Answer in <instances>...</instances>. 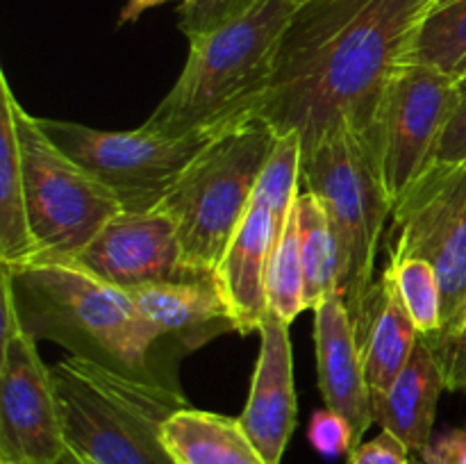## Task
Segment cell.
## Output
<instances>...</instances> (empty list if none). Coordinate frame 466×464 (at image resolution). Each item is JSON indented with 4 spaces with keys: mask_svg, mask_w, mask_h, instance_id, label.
<instances>
[{
    "mask_svg": "<svg viewBox=\"0 0 466 464\" xmlns=\"http://www.w3.org/2000/svg\"><path fill=\"white\" fill-rule=\"evenodd\" d=\"M437 0H303L278 48L255 118L309 150L339 130L369 132L391 73Z\"/></svg>",
    "mask_w": 466,
    "mask_h": 464,
    "instance_id": "cell-1",
    "label": "cell"
},
{
    "mask_svg": "<svg viewBox=\"0 0 466 464\" xmlns=\"http://www.w3.org/2000/svg\"><path fill=\"white\" fill-rule=\"evenodd\" d=\"M5 268L23 330L36 344L55 341L76 358L112 371L177 385L176 373L164 364L173 341L137 309L126 291L66 262Z\"/></svg>",
    "mask_w": 466,
    "mask_h": 464,
    "instance_id": "cell-2",
    "label": "cell"
},
{
    "mask_svg": "<svg viewBox=\"0 0 466 464\" xmlns=\"http://www.w3.org/2000/svg\"><path fill=\"white\" fill-rule=\"evenodd\" d=\"M299 0H258L239 16L189 39L176 85L141 126L164 136L221 130L255 118Z\"/></svg>",
    "mask_w": 466,
    "mask_h": 464,
    "instance_id": "cell-3",
    "label": "cell"
},
{
    "mask_svg": "<svg viewBox=\"0 0 466 464\" xmlns=\"http://www.w3.org/2000/svg\"><path fill=\"white\" fill-rule=\"evenodd\" d=\"M50 371L68 453L91 464H176L162 432L189 408L180 385L126 376L76 355Z\"/></svg>",
    "mask_w": 466,
    "mask_h": 464,
    "instance_id": "cell-4",
    "label": "cell"
},
{
    "mask_svg": "<svg viewBox=\"0 0 466 464\" xmlns=\"http://www.w3.org/2000/svg\"><path fill=\"white\" fill-rule=\"evenodd\" d=\"M278 135L262 118L223 127L182 171L159 209L171 217L185 262L214 277L273 153Z\"/></svg>",
    "mask_w": 466,
    "mask_h": 464,
    "instance_id": "cell-5",
    "label": "cell"
},
{
    "mask_svg": "<svg viewBox=\"0 0 466 464\" xmlns=\"http://www.w3.org/2000/svg\"><path fill=\"white\" fill-rule=\"evenodd\" d=\"M300 187L326 207L339 246V294L358 326L376 273L382 230L391 217L371 141L362 130H339L305 150Z\"/></svg>",
    "mask_w": 466,
    "mask_h": 464,
    "instance_id": "cell-6",
    "label": "cell"
},
{
    "mask_svg": "<svg viewBox=\"0 0 466 464\" xmlns=\"http://www.w3.org/2000/svg\"><path fill=\"white\" fill-rule=\"evenodd\" d=\"M30 230L39 262L71 264L96 235L123 212L118 200L53 139L39 116L14 98Z\"/></svg>",
    "mask_w": 466,
    "mask_h": 464,
    "instance_id": "cell-7",
    "label": "cell"
},
{
    "mask_svg": "<svg viewBox=\"0 0 466 464\" xmlns=\"http://www.w3.org/2000/svg\"><path fill=\"white\" fill-rule=\"evenodd\" d=\"M39 123L68 157L86 168L118 200L123 212L157 209L182 171L218 132L164 136L144 126L114 132L41 116Z\"/></svg>",
    "mask_w": 466,
    "mask_h": 464,
    "instance_id": "cell-8",
    "label": "cell"
},
{
    "mask_svg": "<svg viewBox=\"0 0 466 464\" xmlns=\"http://www.w3.org/2000/svg\"><path fill=\"white\" fill-rule=\"evenodd\" d=\"M426 259L444 294V328L458 332L466 300V164L431 162L391 209L390 259Z\"/></svg>",
    "mask_w": 466,
    "mask_h": 464,
    "instance_id": "cell-9",
    "label": "cell"
},
{
    "mask_svg": "<svg viewBox=\"0 0 466 464\" xmlns=\"http://www.w3.org/2000/svg\"><path fill=\"white\" fill-rule=\"evenodd\" d=\"M455 103L458 80L440 68L400 64L391 73L367 132L391 205L432 162Z\"/></svg>",
    "mask_w": 466,
    "mask_h": 464,
    "instance_id": "cell-10",
    "label": "cell"
},
{
    "mask_svg": "<svg viewBox=\"0 0 466 464\" xmlns=\"http://www.w3.org/2000/svg\"><path fill=\"white\" fill-rule=\"evenodd\" d=\"M66 455L53 371L21 330L0 344V464H62Z\"/></svg>",
    "mask_w": 466,
    "mask_h": 464,
    "instance_id": "cell-11",
    "label": "cell"
},
{
    "mask_svg": "<svg viewBox=\"0 0 466 464\" xmlns=\"http://www.w3.org/2000/svg\"><path fill=\"white\" fill-rule=\"evenodd\" d=\"M71 264L118 289L212 280L187 267L176 223L159 207L116 214Z\"/></svg>",
    "mask_w": 466,
    "mask_h": 464,
    "instance_id": "cell-12",
    "label": "cell"
},
{
    "mask_svg": "<svg viewBox=\"0 0 466 464\" xmlns=\"http://www.w3.org/2000/svg\"><path fill=\"white\" fill-rule=\"evenodd\" d=\"M289 323L268 312L259 326V355L250 380L248 400L239 414L241 428L267 464H282L296 428L294 350Z\"/></svg>",
    "mask_w": 466,
    "mask_h": 464,
    "instance_id": "cell-13",
    "label": "cell"
},
{
    "mask_svg": "<svg viewBox=\"0 0 466 464\" xmlns=\"http://www.w3.org/2000/svg\"><path fill=\"white\" fill-rule=\"evenodd\" d=\"M314 344L323 403L346 419L358 449L373 423V405L358 330L341 294L330 296L314 309Z\"/></svg>",
    "mask_w": 466,
    "mask_h": 464,
    "instance_id": "cell-14",
    "label": "cell"
},
{
    "mask_svg": "<svg viewBox=\"0 0 466 464\" xmlns=\"http://www.w3.org/2000/svg\"><path fill=\"white\" fill-rule=\"evenodd\" d=\"M276 248L271 205L262 191L255 189L253 200L214 273L239 335L258 332L268 314L267 276Z\"/></svg>",
    "mask_w": 466,
    "mask_h": 464,
    "instance_id": "cell-15",
    "label": "cell"
},
{
    "mask_svg": "<svg viewBox=\"0 0 466 464\" xmlns=\"http://www.w3.org/2000/svg\"><path fill=\"white\" fill-rule=\"evenodd\" d=\"M141 314L182 353L237 332L235 317L217 280L164 282L123 289Z\"/></svg>",
    "mask_w": 466,
    "mask_h": 464,
    "instance_id": "cell-16",
    "label": "cell"
},
{
    "mask_svg": "<svg viewBox=\"0 0 466 464\" xmlns=\"http://www.w3.org/2000/svg\"><path fill=\"white\" fill-rule=\"evenodd\" d=\"M446 389L440 358L426 337H419L412 355L390 389L373 400V423L391 432L412 453H421L432 439L437 405Z\"/></svg>",
    "mask_w": 466,
    "mask_h": 464,
    "instance_id": "cell-17",
    "label": "cell"
},
{
    "mask_svg": "<svg viewBox=\"0 0 466 464\" xmlns=\"http://www.w3.org/2000/svg\"><path fill=\"white\" fill-rule=\"evenodd\" d=\"M355 330L373 405V400L380 398L403 371L421 337L400 298L394 276L387 268L380 280L373 282Z\"/></svg>",
    "mask_w": 466,
    "mask_h": 464,
    "instance_id": "cell-18",
    "label": "cell"
},
{
    "mask_svg": "<svg viewBox=\"0 0 466 464\" xmlns=\"http://www.w3.org/2000/svg\"><path fill=\"white\" fill-rule=\"evenodd\" d=\"M14 98L12 85L0 71V264L23 268L39 262V248L27 218L21 150L14 126Z\"/></svg>",
    "mask_w": 466,
    "mask_h": 464,
    "instance_id": "cell-19",
    "label": "cell"
},
{
    "mask_svg": "<svg viewBox=\"0 0 466 464\" xmlns=\"http://www.w3.org/2000/svg\"><path fill=\"white\" fill-rule=\"evenodd\" d=\"M162 439L176 464H267L239 417L182 408L164 423Z\"/></svg>",
    "mask_w": 466,
    "mask_h": 464,
    "instance_id": "cell-20",
    "label": "cell"
},
{
    "mask_svg": "<svg viewBox=\"0 0 466 464\" xmlns=\"http://www.w3.org/2000/svg\"><path fill=\"white\" fill-rule=\"evenodd\" d=\"M300 262H303L305 309H317L339 294V246L321 200L300 187L296 200Z\"/></svg>",
    "mask_w": 466,
    "mask_h": 464,
    "instance_id": "cell-21",
    "label": "cell"
},
{
    "mask_svg": "<svg viewBox=\"0 0 466 464\" xmlns=\"http://www.w3.org/2000/svg\"><path fill=\"white\" fill-rule=\"evenodd\" d=\"M403 64L440 68L455 80L466 76V0L435 5L428 12Z\"/></svg>",
    "mask_w": 466,
    "mask_h": 464,
    "instance_id": "cell-22",
    "label": "cell"
},
{
    "mask_svg": "<svg viewBox=\"0 0 466 464\" xmlns=\"http://www.w3.org/2000/svg\"><path fill=\"white\" fill-rule=\"evenodd\" d=\"M387 271L394 276L405 308L423 337L440 335L444 328V294L435 268L419 257L390 259Z\"/></svg>",
    "mask_w": 466,
    "mask_h": 464,
    "instance_id": "cell-23",
    "label": "cell"
},
{
    "mask_svg": "<svg viewBox=\"0 0 466 464\" xmlns=\"http://www.w3.org/2000/svg\"><path fill=\"white\" fill-rule=\"evenodd\" d=\"M268 312L276 314L285 323H294L300 312H305L303 294V262H300V241L296 209L289 218L285 237L271 255L267 276Z\"/></svg>",
    "mask_w": 466,
    "mask_h": 464,
    "instance_id": "cell-24",
    "label": "cell"
},
{
    "mask_svg": "<svg viewBox=\"0 0 466 464\" xmlns=\"http://www.w3.org/2000/svg\"><path fill=\"white\" fill-rule=\"evenodd\" d=\"M255 3L258 0H187L177 12L180 14L177 27H180V32H185L187 39H194V36L223 25L230 18L239 16Z\"/></svg>",
    "mask_w": 466,
    "mask_h": 464,
    "instance_id": "cell-25",
    "label": "cell"
},
{
    "mask_svg": "<svg viewBox=\"0 0 466 464\" xmlns=\"http://www.w3.org/2000/svg\"><path fill=\"white\" fill-rule=\"evenodd\" d=\"M308 439L314 446V450H319L326 458H337V455L344 453L350 455L355 450L353 430L346 423V419L328 408L319 409L312 417Z\"/></svg>",
    "mask_w": 466,
    "mask_h": 464,
    "instance_id": "cell-26",
    "label": "cell"
},
{
    "mask_svg": "<svg viewBox=\"0 0 466 464\" xmlns=\"http://www.w3.org/2000/svg\"><path fill=\"white\" fill-rule=\"evenodd\" d=\"M432 162L466 164V76L458 80V103L437 144Z\"/></svg>",
    "mask_w": 466,
    "mask_h": 464,
    "instance_id": "cell-27",
    "label": "cell"
},
{
    "mask_svg": "<svg viewBox=\"0 0 466 464\" xmlns=\"http://www.w3.org/2000/svg\"><path fill=\"white\" fill-rule=\"evenodd\" d=\"M426 339L432 344L444 368L446 389L466 394V339L460 337H426Z\"/></svg>",
    "mask_w": 466,
    "mask_h": 464,
    "instance_id": "cell-28",
    "label": "cell"
},
{
    "mask_svg": "<svg viewBox=\"0 0 466 464\" xmlns=\"http://www.w3.org/2000/svg\"><path fill=\"white\" fill-rule=\"evenodd\" d=\"M410 453L412 450L403 441L382 430L371 441H362L350 453L349 464H410Z\"/></svg>",
    "mask_w": 466,
    "mask_h": 464,
    "instance_id": "cell-29",
    "label": "cell"
},
{
    "mask_svg": "<svg viewBox=\"0 0 466 464\" xmlns=\"http://www.w3.org/2000/svg\"><path fill=\"white\" fill-rule=\"evenodd\" d=\"M419 458L423 464H466V426L432 437Z\"/></svg>",
    "mask_w": 466,
    "mask_h": 464,
    "instance_id": "cell-30",
    "label": "cell"
},
{
    "mask_svg": "<svg viewBox=\"0 0 466 464\" xmlns=\"http://www.w3.org/2000/svg\"><path fill=\"white\" fill-rule=\"evenodd\" d=\"M171 3V0H127L126 7L121 9V16H118V25H126V23H135L137 18L141 16L148 9L157 7V5ZM180 3H187V0H180Z\"/></svg>",
    "mask_w": 466,
    "mask_h": 464,
    "instance_id": "cell-31",
    "label": "cell"
},
{
    "mask_svg": "<svg viewBox=\"0 0 466 464\" xmlns=\"http://www.w3.org/2000/svg\"><path fill=\"white\" fill-rule=\"evenodd\" d=\"M451 337H460V339H466V300H464V309H462V318H460V326H458V332Z\"/></svg>",
    "mask_w": 466,
    "mask_h": 464,
    "instance_id": "cell-32",
    "label": "cell"
},
{
    "mask_svg": "<svg viewBox=\"0 0 466 464\" xmlns=\"http://www.w3.org/2000/svg\"><path fill=\"white\" fill-rule=\"evenodd\" d=\"M64 462H68V464H91V462H86V459L76 458V455H71V453L66 455V459H64Z\"/></svg>",
    "mask_w": 466,
    "mask_h": 464,
    "instance_id": "cell-33",
    "label": "cell"
},
{
    "mask_svg": "<svg viewBox=\"0 0 466 464\" xmlns=\"http://www.w3.org/2000/svg\"><path fill=\"white\" fill-rule=\"evenodd\" d=\"M410 464H423L421 458H410Z\"/></svg>",
    "mask_w": 466,
    "mask_h": 464,
    "instance_id": "cell-34",
    "label": "cell"
},
{
    "mask_svg": "<svg viewBox=\"0 0 466 464\" xmlns=\"http://www.w3.org/2000/svg\"><path fill=\"white\" fill-rule=\"evenodd\" d=\"M444 3H451V0H437L435 5H444Z\"/></svg>",
    "mask_w": 466,
    "mask_h": 464,
    "instance_id": "cell-35",
    "label": "cell"
},
{
    "mask_svg": "<svg viewBox=\"0 0 466 464\" xmlns=\"http://www.w3.org/2000/svg\"><path fill=\"white\" fill-rule=\"evenodd\" d=\"M299 3H303V0H299Z\"/></svg>",
    "mask_w": 466,
    "mask_h": 464,
    "instance_id": "cell-36",
    "label": "cell"
}]
</instances>
